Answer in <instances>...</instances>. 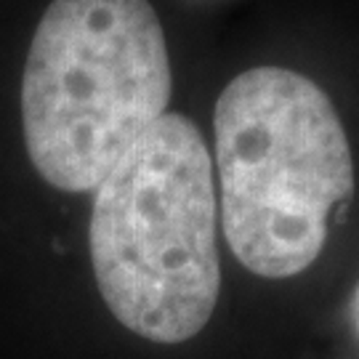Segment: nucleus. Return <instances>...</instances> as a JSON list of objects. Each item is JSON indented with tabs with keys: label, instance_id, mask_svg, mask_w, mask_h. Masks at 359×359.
Returning a JSON list of instances; mask_svg holds the SVG:
<instances>
[{
	"label": "nucleus",
	"instance_id": "nucleus-1",
	"mask_svg": "<svg viewBox=\"0 0 359 359\" xmlns=\"http://www.w3.org/2000/svg\"><path fill=\"white\" fill-rule=\"evenodd\" d=\"M221 229L266 280L306 271L354 194V157L327 93L285 67H253L213 115Z\"/></svg>",
	"mask_w": 359,
	"mask_h": 359
},
{
	"label": "nucleus",
	"instance_id": "nucleus-2",
	"mask_svg": "<svg viewBox=\"0 0 359 359\" xmlns=\"http://www.w3.org/2000/svg\"><path fill=\"white\" fill-rule=\"evenodd\" d=\"M216 218L205 139L168 112L93 189V277L123 327L152 344L205 327L221 293Z\"/></svg>",
	"mask_w": 359,
	"mask_h": 359
},
{
	"label": "nucleus",
	"instance_id": "nucleus-3",
	"mask_svg": "<svg viewBox=\"0 0 359 359\" xmlns=\"http://www.w3.org/2000/svg\"><path fill=\"white\" fill-rule=\"evenodd\" d=\"M173 90L149 0H51L22 75V130L40 179L93 192L163 115Z\"/></svg>",
	"mask_w": 359,
	"mask_h": 359
},
{
	"label": "nucleus",
	"instance_id": "nucleus-4",
	"mask_svg": "<svg viewBox=\"0 0 359 359\" xmlns=\"http://www.w3.org/2000/svg\"><path fill=\"white\" fill-rule=\"evenodd\" d=\"M351 322H354V330L359 335V285L357 290H354V295H351Z\"/></svg>",
	"mask_w": 359,
	"mask_h": 359
}]
</instances>
